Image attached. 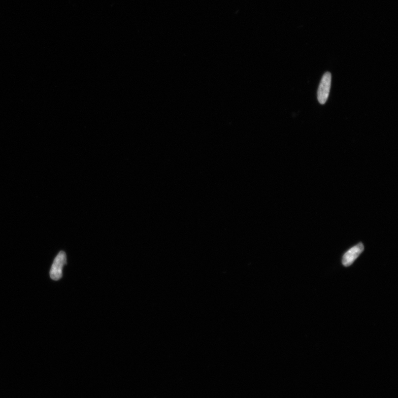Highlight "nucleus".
<instances>
[{
	"label": "nucleus",
	"mask_w": 398,
	"mask_h": 398,
	"mask_svg": "<svg viewBox=\"0 0 398 398\" xmlns=\"http://www.w3.org/2000/svg\"><path fill=\"white\" fill-rule=\"evenodd\" d=\"M332 85V74L326 72L321 80L318 91V100L320 104L324 105L327 101Z\"/></svg>",
	"instance_id": "f257e3e1"
},
{
	"label": "nucleus",
	"mask_w": 398,
	"mask_h": 398,
	"mask_svg": "<svg viewBox=\"0 0 398 398\" xmlns=\"http://www.w3.org/2000/svg\"><path fill=\"white\" fill-rule=\"evenodd\" d=\"M66 264V253L61 251L56 257L50 271V277L53 280H58L61 279L63 275V268Z\"/></svg>",
	"instance_id": "f03ea898"
},
{
	"label": "nucleus",
	"mask_w": 398,
	"mask_h": 398,
	"mask_svg": "<svg viewBox=\"0 0 398 398\" xmlns=\"http://www.w3.org/2000/svg\"><path fill=\"white\" fill-rule=\"evenodd\" d=\"M364 251L363 243L357 244L347 251L342 258V264L345 266H350Z\"/></svg>",
	"instance_id": "7ed1b4c3"
}]
</instances>
